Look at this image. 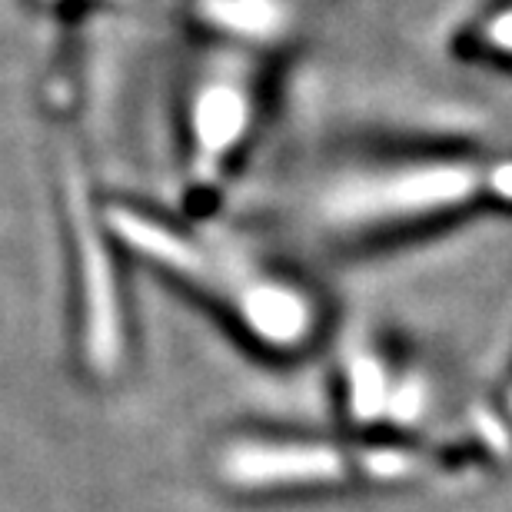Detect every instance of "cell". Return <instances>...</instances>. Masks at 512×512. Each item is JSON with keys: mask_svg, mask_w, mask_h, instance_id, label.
<instances>
[{"mask_svg": "<svg viewBox=\"0 0 512 512\" xmlns=\"http://www.w3.org/2000/svg\"><path fill=\"white\" fill-rule=\"evenodd\" d=\"M253 90L250 74L240 67H213L193 87L190 97V127H193V157L203 177L220 173L230 160L233 147L250 127Z\"/></svg>", "mask_w": 512, "mask_h": 512, "instance_id": "4", "label": "cell"}, {"mask_svg": "<svg viewBox=\"0 0 512 512\" xmlns=\"http://www.w3.org/2000/svg\"><path fill=\"white\" fill-rule=\"evenodd\" d=\"M476 207H512V160L416 153L333 173L313 200L316 223L340 240H376Z\"/></svg>", "mask_w": 512, "mask_h": 512, "instance_id": "2", "label": "cell"}, {"mask_svg": "<svg viewBox=\"0 0 512 512\" xmlns=\"http://www.w3.org/2000/svg\"><path fill=\"white\" fill-rule=\"evenodd\" d=\"M506 403H509V409H512V386H509V393H506Z\"/></svg>", "mask_w": 512, "mask_h": 512, "instance_id": "5", "label": "cell"}, {"mask_svg": "<svg viewBox=\"0 0 512 512\" xmlns=\"http://www.w3.org/2000/svg\"><path fill=\"white\" fill-rule=\"evenodd\" d=\"M426 456L399 446H340L306 439H243L220 456V473L247 493L340 483H399L426 473Z\"/></svg>", "mask_w": 512, "mask_h": 512, "instance_id": "3", "label": "cell"}, {"mask_svg": "<svg viewBox=\"0 0 512 512\" xmlns=\"http://www.w3.org/2000/svg\"><path fill=\"white\" fill-rule=\"evenodd\" d=\"M114 223L133 250L190 286L263 350H300L320 326V306L313 296L250 253L237 237L217 230H180L137 210L117 213Z\"/></svg>", "mask_w": 512, "mask_h": 512, "instance_id": "1", "label": "cell"}]
</instances>
